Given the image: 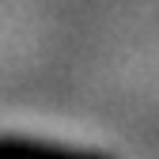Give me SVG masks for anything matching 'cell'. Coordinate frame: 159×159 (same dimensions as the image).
Wrapping results in <instances>:
<instances>
[{
    "label": "cell",
    "instance_id": "obj_1",
    "mask_svg": "<svg viewBox=\"0 0 159 159\" xmlns=\"http://www.w3.org/2000/svg\"><path fill=\"white\" fill-rule=\"evenodd\" d=\"M0 159H114L95 148H72L61 140H42V136H0Z\"/></svg>",
    "mask_w": 159,
    "mask_h": 159
}]
</instances>
